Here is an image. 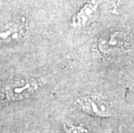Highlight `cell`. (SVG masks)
<instances>
[{"label":"cell","mask_w":134,"mask_h":133,"mask_svg":"<svg viewBox=\"0 0 134 133\" xmlns=\"http://www.w3.org/2000/svg\"><path fill=\"white\" fill-rule=\"evenodd\" d=\"M38 88L35 79L30 76H19L11 79L0 89V100L15 102L29 98Z\"/></svg>","instance_id":"obj_1"},{"label":"cell","mask_w":134,"mask_h":133,"mask_svg":"<svg viewBox=\"0 0 134 133\" xmlns=\"http://www.w3.org/2000/svg\"><path fill=\"white\" fill-rule=\"evenodd\" d=\"M80 108L88 114L107 118L112 115V109L107 100L98 96H84L77 100Z\"/></svg>","instance_id":"obj_2"},{"label":"cell","mask_w":134,"mask_h":133,"mask_svg":"<svg viewBox=\"0 0 134 133\" xmlns=\"http://www.w3.org/2000/svg\"><path fill=\"white\" fill-rule=\"evenodd\" d=\"M101 0H90L83 5L81 10L75 14L72 18V26L81 29L93 24L99 16V9Z\"/></svg>","instance_id":"obj_3"},{"label":"cell","mask_w":134,"mask_h":133,"mask_svg":"<svg viewBox=\"0 0 134 133\" xmlns=\"http://www.w3.org/2000/svg\"><path fill=\"white\" fill-rule=\"evenodd\" d=\"M126 36L120 31H113L105 34L99 41V49L105 55L119 52L125 43Z\"/></svg>","instance_id":"obj_4"},{"label":"cell","mask_w":134,"mask_h":133,"mask_svg":"<svg viewBox=\"0 0 134 133\" xmlns=\"http://www.w3.org/2000/svg\"><path fill=\"white\" fill-rule=\"evenodd\" d=\"M26 33V26L21 22H12L0 28V42L11 43L18 42Z\"/></svg>","instance_id":"obj_5"},{"label":"cell","mask_w":134,"mask_h":133,"mask_svg":"<svg viewBox=\"0 0 134 133\" xmlns=\"http://www.w3.org/2000/svg\"><path fill=\"white\" fill-rule=\"evenodd\" d=\"M65 133H91V131L83 125H77L70 122H66L63 125Z\"/></svg>","instance_id":"obj_6"}]
</instances>
